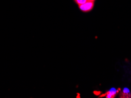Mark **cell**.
Here are the masks:
<instances>
[{
    "label": "cell",
    "mask_w": 131,
    "mask_h": 98,
    "mask_svg": "<svg viewBox=\"0 0 131 98\" xmlns=\"http://www.w3.org/2000/svg\"><path fill=\"white\" fill-rule=\"evenodd\" d=\"M121 97H131V94L129 89L128 88H124L121 92Z\"/></svg>",
    "instance_id": "3"
},
{
    "label": "cell",
    "mask_w": 131,
    "mask_h": 98,
    "mask_svg": "<svg viewBox=\"0 0 131 98\" xmlns=\"http://www.w3.org/2000/svg\"><path fill=\"white\" fill-rule=\"evenodd\" d=\"M118 92V90L115 89V88H111V89L109 90V91L106 92V97L107 98H112L115 97V96L116 95V94Z\"/></svg>",
    "instance_id": "2"
},
{
    "label": "cell",
    "mask_w": 131,
    "mask_h": 98,
    "mask_svg": "<svg viewBox=\"0 0 131 98\" xmlns=\"http://www.w3.org/2000/svg\"><path fill=\"white\" fill-rule=\"evenodd\" d=\"M94 6H95V1L88 0L86 3L82 4L79 5L78 7L80 11H82L83 12L87 13L90 12L93 9Z\"/></svg>",
    "instance_id": "1"
},
{
    "label": "cell",
    "mask_w": 131,
    "mask_h": 98,
    "mask_svg": "<svg viewBox=\"0 0 131 98\" xmlns=\"http://www.w3.org/2000/svg\"><path fill=\"white\" fill-rule=\"evenodd\" d=\"M90 1H95L96 0H90Z\"/></svg>",
    "instance_id": "5"
},
{
    "label": "cell",
    "mask_w": 131,
    "mask_h": 98,
    "mask_svg": "<svg viewBox=\"0 0 131 98\" xmlns=\"http://www.w3.org/2000/svg\"><path fill=\"white\" fill-rule=\"evenodd\" d=\"M73 1H74V3H76L77 5H79L82 4L86 3V2L88 1V0H73Z\"/></svg>",
    "instance_id": "4"
}]
</instances>
